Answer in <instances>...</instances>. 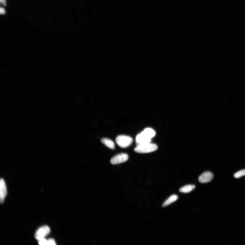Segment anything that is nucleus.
Here are the masks:
<instances>
[{"instance_id":"f03ea898","label":"nucleus","mask_w":245,"mask_h":245,"mask_svg":"<svg viewBox=\"0 0 245 245\" xmlns=\"http://www.w3.org/2000/svg\"><path fill=\"white\" fill-rule=\"evenodd\" d=\"M117 144L122 148H126L130 146L133 142L131 137L125 135L118 136L115 139Z\"/></svg>"},{"instance_id":"f257e3e1","label":"nucleus","mask_w":245,"mask_h":245,"mask_svg":"<svg viewBox=\"0 0 245 245\" xmlns=\"http://www.w3.org/2000/svg\"><path fill=\"white\" fill-rule=\"evenodd\" d=\"M158 147L154 144H148L138 145L135 148V152L139 153H147L154 152L157 149Z\"/></svg>"},{"instance_id":"423d86ee","label":"nucleus","mask_w":245,"mask_h":245,"mask_svg":"<svg viewBox=\"0 0 245 245\" xmlns=\"http://www.w3.org/2000/svg\"><path fill=\"white\" fill-rule=\"evenodd\" d=\"M0 194L1 202L3 203L7 194V189L5 181L2 178L1 179L0 181Z\"/></svg>"},{"instance_id":"0eeeda50","label":"nucleus","mask_w":245,"mask_h":245,"mask_svg":"<svg viewBox=\"0 0 245 245\" xmlns=\"http://www.w3.org/2000/svg\"><path fill=\"white\" fill-rule=\"evenodd\" d=\"M151 139L141 133L136 137V142L137 145L148 144L151 142Z\"/></svg>"},{"instance_id":"6e6552de","label":"nucleus","mask_w":245,"mask_h":245,"mask_svg":"<svg viewBox=\"0 0 245 245\" xmlns=\"http://www.w3.org/2000/svg\"><path fill=\"white\" fill-rule=\"evenodd\" d=\"M101 141L104 145L109 148L110 149L112 150L114 149L115 145L114 143L111 140L106 138H104L101 139Z\"/></svg>"},{"instance_id":"4468645a","label":"nucleus","mask_w":245,"mask_h":245,"mask_svg":"<svg viewBox=\"0 0 245 245\" xmlns=\"http://www.w3.org/2000/svg\"><path fill=\"white\" fill-rule=\"evenodd\" d=\"M48 245H55L56 242L53 239H49L48 240Z\"/></svg>"},{"instance_id":"7ed1b4c3","label":"nucleus","mask_w":245,"mask_h":245,"mask_svg":"<svg viewBox=\"0 0 245 245\" xmlns=\"http://www.w3.org/2000/svg\"><path fill=\"white\" fill-rule=\"evenodd\" d=\"M50 232V228L48 226H44L40 228L36 232L35 237L39 240L40 239L45 238L49 234Z\"/></svg>"},{"instance_id":"9d476101","label":"nucleus","mask_w":245,"mask_h":245,"mask_svg":"<svg viewBox=\"0 0 245 245\" xmlns=\"http://www.w3.org/2000/svg\"><path fill=\"white\" fill-rule=\"evenodd\" d=\"M178 199V197L177 195L175 194L173 195L165 201L163 204H162V206L164 207H166V206H167L175 202Z\"/></svg>"},{"instance_id":"f8f14e48","label":"nucleus","mask_w":245,"mask_h":245,"mask_svg":"<svg viewBox=\"0 0 245 245\" xmlns=\"http://www.w3.org/2000/svg\"><path fill=\"white\" fill-rule=\"evenodd\" d=\"M244 176H245V169L240 170L234 174V177L236 178H240Z\"/></svg>"},{"instance_id":"9b49d317","label":"nucleus","mask_w":245,"mask_h":245,"mask_svg":"<svg viewBox=\"0 0 245 245\" xmlns=\"http://www.w3.org/2000/svg\"><path fill=\"white\" fill-rule=\"evenodd\" d=\"M195 186L194 185H187L184 186L180 189V192L183 193H188L195 188Z\"/></svg>"},{"instance_id":"20e7f679","label":"nucleus","mask_w":245,"mask_h":245,"mask_svg":"<svg viewBox=\"0 0 245 245\" xmlns=\"http://www.w3.org/2000/svg\"><path fill=\"white\" fill-rule=\"evenodd\" d=\"M128 156L127 154L121 153L118 154L113 157L111 162L112 164L115 165L123 163L128 160Z\"/></svg>"},{"instance_id":"2eb2a0df","label":"nucleus","mask_w":245,"mask_h":245,"mask_svg":"<svg viewBox=\"0 0 245 245\" xmlns=\"http://www.w3.org/2000/svg\"><path fill=\"white\" fill-rule=\"evenodd\" d=\"M5 11L3 8H1V14L2 15L5 14Z\"/></svg>"},{"instance_id":"39448f33","label":"nucleus","mask_w":245,"mask_h":245,"mask_svg":"<svg viewBox=\"0 0 245 245\" xmlns=\"http://www.w3.org/2000/svg\"><path fill=\"white\" fill-rule=\"evenodd\" d=\"M213 177L214 175L212 173L209 171L206 172L200 176L199 181L200 183H207L210 182Z\"/></svg>"},{"instance_id":"dca6fc26","label":"nucleus","mask_w":245,"mask_h":245,"mask_svg":"<svg viewBox=\"0 0 245 245\" xmlns=\"http://www.w3.org/2000/svg\"><path fill=\"white\" fill-rule=\"evenodd\" d=\"M1 1L2 5H3L4 6H5V5H6V2H5V0H1Z\"/></svg>"},{"instance_id":"ddd939ff","label":"nucleus","mask_w":245,"mask_h":245,"mask_svg":"<svg viewBox=\"0 0 245 245\" xmlns=\"http://www.w3.org/2000/svg\"><path fill=\"white\" fill-rule=\"evenodd\" d=\"M38 244L41 245H48V240L45 238L40 239L38 241Z\"/></svg>"},{"instance_id":"1a4fd4ad","label":"nucleus","mask_w":245,"mask_h":245,"mask_svg":"<svg viewBox=\"0 0 245 245\" xmlns=\"http://www.w3.org/2000/svg\"><path fill=\"white\" fill-rule=\"evenodd\" d=\"M141 133L144 134V135L147 136L150 139H152L156 135V133L153 129L151 128H147L141 132Z\"/></svg>"}]
</instances>
